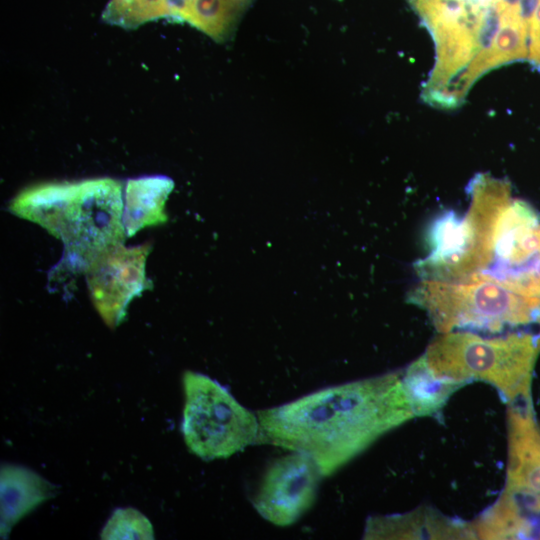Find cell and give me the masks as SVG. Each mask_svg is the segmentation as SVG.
Here are the masks:
<instances>
[{
    "label": "cell",
    "instance_id": "obj_1",
    "mask_svg": "<svg viewBox=\"0 0 540 540\" xmlns=\"http://www.w3.org/2000/svg\"><path fill=\"white\" fill-rule=\"evenodd\" d=\"M257 415L260 443L308 454L323 476L414 417L400 373L324 388Z\"/></svg>",
    "mask_w": 540,
    "mask_h": 540
},
{
    "label": "cell",
    "instance_id": "obj_2",
    "mask_svg": "<svg viewBox=\"0 0 540 540\" xmlns=\"http://www.w3.org/2000/svg\"><path fill=\"white\" fill-rule=\"evenodd\" d=\"M407 1L435 44V63L422 90L432 106L459 107L481 76L527 58L521 0Z\"/></svg>",
    "mask_w": 540,
    "mask_h": 540
},
{
    "label": "cell",
    "instance_id": "obj_3",
    "mask_svg": "<svg viewBox=\"0 0 540 540\" xmlns=\"http://www.w3.org/2000/svg\"><path fill=\"white\" fill-rule=\"evenodd\" d=\"M9 208L61 239L68 259L84 269L96 254L127 237L124 187L108 177L37 184L20 192Z\"/></svg>",
    "mask_w": 540,
    "mask_h": 540
},
{
    "label": "cell",
    "instance_id": "obj_4",
    "mask_svg": "<svg viewBox=\"0 0 540 540\" xmlns=\"http://www.w3.org/2000/svg\"><path fill=\"white\" fill-rule=\"evenodd\" d=\"M540 352V331L486 335L471 331L439 333L422 355L444 380L492 385L511 405H530L532 371Z\"/></svg>",
    "mask_w": 540,
    "mask_h": 540
},
{
    "label": "cell",
    "instance_id": "obj_5",
    "mask_svg": "<svg viewBox=\"0 0 540 540\" xmlns=\"http://www.w3.org/2000/svg\"><path fill=\"white\" fill-rule=\"evenodd\" d=\"M408 300L426 312L439 333L497 335L540 326V297L525 296L487 280L421 279Z\"/></svg>",
    "mask_w": 540,
    "mask_h": 540
},
{
    "label": "cell",
    "instance_id": "obj_6",
    "mask_svg": "<svg viewBox=\"0 0 540 540\" xmlns=\"http://www.w3.org/2000/svg\"><path fill=\"white\" fill-rule=\"evenodd\" d=\"M181 430L189 451L204 460L228 458L260 443L258 417L207 375L183 374Z\"/></svg>",
    "mask_w": 540,
    "mask_h": 540
},
{
    "label": "cell",
    "instance_id": "obj_7",
    "mask_svg": "<svg viewBox=\"0 0 540 540\" xmlns=\"http://www.w3.org/2000/svg\"><path fill=\"white\" fill-rule=\"evenodd\" d=\"M489 265L476 280L540 297V217L527 202L510 195L497 210L489 243Z\"/></svg>",
    "mask_w": 540,
    "mask_h": 540
},
{
    "label": "cell",
    "instance_id": "obj_8",
    "mask_svg": "<svg viewBox=\"0 0 540 540\" xmlns=\"http://www.w3.org/2000/svg\"><path fill=\"white\" fill-rule=\"evenodd\" d=\"M150 250L148 243L134 247L119 243L96 254L85 266L92 304L109 328L123 320L134 297L151 287L145 275Z\"/></svg>",
    "mask_w": 540,
    "mask_h": 540
},
{
    "label": "cell",
    "instance_id": "obj_9",
    "mask_svg": "<svg viewBox=\"0 0 540 540\" xmlns=\"http://www.w3.org/2000/svg\"><path fill=\"white\" fill-rule=\"evenodd\" d=\"M322 476L311 456L292 451L268 465L253 498V506L274 525L289 526L314 504Z\"/></svg>",
    "mask_w": 540,
    "mask_h": 540
},
{
    "label": "cell",
    "instance_id": "obj_10",
    "mask_svg": "<svg viewBox=\"0 0 540 540\" xmlns=\"http://www.w3.org/2000/svg\"><path fill=\"white\" fill-rule=\"evenodd\" d=\"M508 465L504 491L530 514L540 516V427L531 405L507 413Z\"/></svg>",
    "mask_w": 540,
    "mask_h": 540
},
{
    "label": "cell",
    "instance_id": "obj_11",
    "mask_svg": "<svg viewBox=\"0 0 540 540\" xmlns=\"http://www.w3.org/2000/svg\"><path fill=\"white\" fill-rule=\"evenodd\" d=\"M368 539H476L472 523L447 517L429 507L368 520Z\"/></svg>",
    "mask_w": 540,
    "mask_h": 540
},
{
    "label": "cell",
    "instance_id": "obj_12",
    "mask_svg": "<svg viewBox=\"0 0 540 540\" xmlns=\"http://www.w3.org/2000/svg\"><path fill=\"white\" fill-rule=\"evenodd\" d=\"M1 535L54 494V485L34 471L15 465L1 467Z\"/></svg>",
    "mask_w": 540,
    "mask_h": 540
},
{
    "label": "cell",
    "instance_id": "obj_13",
    "mask_svg": "<svg viewBox=\"0 0 540 540\" xmlns=\"http://www.w3.org/2000/svg\"><path fill=\"white\" fill-rule=\"evenodd\" d=\"M253 0H172L169 18L200 30L217 42L229 39Z\"/></svg>",
    "mask_w": 540,
    "mask_h": 540
},
{
    "label": "cell",
    "instance_id": "obj_14",
    "mask_svg": "<svg viewBox=\"0 0 540 540\" xmlns=\"http://www.w3.org/2000/svg\"><path fill=\"white\" fill-rule=\"evenodd\" d=\"M166 176H145L127 181L124 188L123 221L127 237L147 226L166 221L165 202L173 189Z\"/></svg>",
    "mask_w": 540,
    "mask_h": 540
},
{
    "label": "cell",
    "instance_id": "obj_15",
    "mask_svg": "<svg viewBox=\"0 0 540 540\" xmlns=\"http://www.w3.org/2000/svg\"><path fill=\"white\" fill-rule=\"evenodd\" d=\"M403 386L414 416H431L437 413L462 384L435 376L421 356L402 376Z\"/></svg>",
    "mask_w": 540,
    "mask_h": 540
},
{
    "label": "cell",
    "instance_id": "obj_16",
    "mask_svg": "<svg viewBox=\"0 0 540 540\" xmlns=\"http://www.w3.org/2000/svg\"><path fill=\"white\" fill-rule=\"evenodd\" d=\"M476 539H522L532 535L527 512L505 492L472 522Z\"/></svg>",
    "mask_w": 540,
    "mask_h": 540
},
{
    "label": "cell",
    "instance_id": "obj_17",
    "mask_svg": "<svg viewBox=\"0 0 540 540\" xmlns=\"http://www.w3.org/2000/svg\"><path fill=\"white\" fill-rule=\"evenodd\" d=\"M172 0H109L102 14L108 23L135 28L146 22L168 19Z\"/></svg>",
    "mask_w": 540,
    "mask_h": 540
},
{
    "label": "cell",
    "instance_id": "obj_18",
    "mask_svg": "<svg viewBox=\"0 0 540 540\" xmlns=\"http://www.w3.org/2000/svg\"><path fill=\"white\" fill-rule=\"evenodd\" d=\"M101 539H154L147 517L134 508H118L107 521Z\"/></svg>",
    "mask_w": 540,
    "mask_h": 540
},
{
    "label": "cell",
    "instance_id": "obj_19",
    "mask_svg": "<svg viewBox=\"0 0 540 540\" xmlns=\"http://www.w3.org/2000/svg\"><path fill=\"white\" fill-rule=\"evenodd\" d=\"M528 55L530 62L540 69V0L535 1L528 17Z\"/></svg>",
    "mask_w": 540,
    "mask_h": 540
}]
</instances>
